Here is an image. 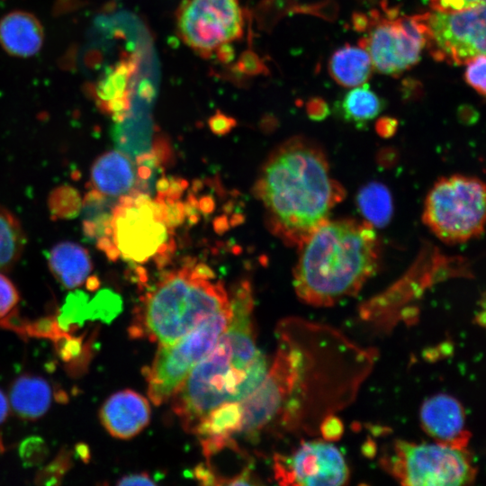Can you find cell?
<instances>
[{"label":"cell","mask_w":486,"mask_h":486,"mask_svg":"<svg viewBox=\"0 0 486 486\" xmlns=\"http://www.w3.org/2000/svg\"><path fill=\"white\" fill-rule=\"evenodd\" d=\"M254 192L271 232L297 248L329 220L346 196L343 185L332 177L323 148L303 137H293L271 152Z\"/></svg>","instance_id":"1"},{"label":"cell","mask_w":486,"mask_h":486,"mask_svg":"<svg viewBox=\"0 0 486 486\" xmlns=\"http://www.w3.org/2000/svg\"><path fill=\"white\" fill-rule=\"evenodd\" d=\"M230 300L231 317L225 330L172 396L173 410L190 432L214 408L248 397L268 370L256 345L249 284L241 282Z\"/></svg>","instance_id":"2"},{"label":"cell","mask_w":486,"mask_h":486,"mask_svg":"<svg viewBox=\"0 0 486 486\" xmlns=\"http://www.w3.org/2000/svg\"><path fill=\"white\" fill-rule=\"evenodd\" d=\"M298 248L294 291L304 303L320 308L357 294L381 258L374 227L352 218L329 219Z\"/></svg>","instance_id":"3"},{"label":"cell","mask_w":486,"mask_h":486,"mask_svg":"<svg viewBox=\"0 0 486 486\" xmlns=\"http://www.w3.org/2000/svg\"><path fill=\"white\" fill-rule=\"evenodd\" d=\"M212 279V269L202 264L164 274L142 299L130 334L170 345L203 320L230 309L223 284Z\"/></svg>","instance_id":"4"},{"label":"cell","mask_w":486,"mask_h":486,"mask_svg":"<svg viewBox=\"0 0 486 486\" xmlns=\"http://www.w3.org/2000/svg\"><path fill=\"white\" fill-rule=\"evenodd\" d=\"M380 465L401 485L472 484L477 467L467 447L397 439L380 458Z\"/></svg>","instance_id":"5"},{"label":"cell","mask_w":486,"mask_h":486,"mask_svg":"<svg viewBox=\"0 0 486 486\" xmlns=\"http://www.w3.org/2000/svg\"><path fill=\"white\" fill-rule=\"evenodd\" d=\"M485 185L475 176L439 178L425 199L422 220L444 243H464L483 233Z\"/></svg>","instance_id":"6"},{"label":"cell","mask_w":486,"mask_h":486,"mask_svg":"<svg viewBox=\"0 0 486 486\" xmlns=\"http://www.w3.org/2000/svg\"><path fill=\"white\" fill-rule=\"evenodd\" d=\"M172 228L166 218V202L159 195L135 193L119 199L112 219V240L119 256L133 263H146L170 248Z\"/></svg>","instance_id":"7"},{"label":"cell","mask_w":486,"mask_h":486,"mask_svg":"<svg viewBox=\"0 0 486 486\" xmlns=\"http://www.w3.org/2000/svg\"><path fill=\"white\" fill-rule=\"evenodd\" d=\"M231 317V308L210 316L177 341L160 346L145 377L156 405L168 400L193 369L212 351Z\"/></svg>","instance_id":"8"},{"label":"cell","mask_w":486,"mask_h":486,"mask_svg":"<svg viewBox=\"0 0 486 486\" xmlns=\"http://www.w3.org/2000/svg\"><path fill=\"white\" fill-rule=\"evenodd\" d=\"M382 11L355 18V25L366 30L359 44L368 52L373 68L382 74L397 76L418 62L425 39L418 14Z\"/></svg>","instance_id":"9"},{"label":"cell","mask_w":486,"mask_h":486,"mask_svg":"<svg viewBox=\"0 0 486 486\" xmlns=\"http://www.w3.org/2000/svg\"><path fill=\"white\" fill-rule=\"evenodd\" d=\"M418 18L425 46L436 61L459 66L485 55V4L454 13L433 11Z\"/></svg>","instance_id":"10"},{"label":"cell","mask_w":486,"mask_h":486,"mask_svg":"<svg viewBox=\"0 0 486 486\" xmlns=\"http://www.w3.org/2000/svg\"><path fill=\"white\" fill-rule=\"evenodd\" d=\"M176 23L181 39L191 49L205 57L220 54L242 36L240 0H184Z\"/></svg>","instance_id":"11"},{"label":"cell","mask_w":486,"mask_h":486,"mask_svg":"<svg viewBox=\"0 0 486 486\" xmlns=\"http://www.w3.org/2000/svg\"><path fill=\"white\" fill-rule=\"evenodd\" d=\"M274 474L283 485L340 486L350 479L344 454L323 438L302 441L292 453L275 454Z\"/></svg>","instance_id":"12"},{"label":"cell","mask_w":486,"mask_h":486,"mask_svg":"<svg viewBox=\"0 0 486 486\" xmlns=\"http://www.w3.org/2000/svg\"><path fill=\"white\" fill-rule=\"evenodd\" d=\"M421 428L435 442L456 447H467L472 434L465 426V412L454 397L438 393L421 405Z\"/></svg>","instance_id":"13"},{"label":"cell","mask_w":486,"mask_h":486,"mask_svg":"<svg viewBox=\"0 0 486 486\" xmlns=\"http://www.w3.org/2000/svg\"><path fill=\"white\" fill-rule=\"evenodd\" d=\"M94 191L109 198H122L148 190L133 159L119 150L100 156L91 168Z\"/></svg>","instance_id":"14"},{"label":"cell","mask_w":486,"mask_h":486,"mask_svg":"<svg viewBox=\"0 0 486 486\" xmlns=\"http://www.w3.org/2000/svg\"><path fill=\"white\" fill-rule=\"evenodd\" d=\"M150 415L148 400L140 393L126 389L113 393L104 401L99 417L111 436L130 439L148 426Z\"/></svg>","instance_id":"15"},{"label":"cell","mask_w":486,"mask_h":486,"mask_svg":"<svg viewBox=\"0 0 486 486\" xmlns=\"http://www.w3.org/2000/svg\"><path fill=\"white\" fill-rule=\"evenodd\" d=\"M243 410L240 401L223 403L212 410L195 427L206 457H210L232 443L231 436L240 432Z\"/></svg>","instance_id":"16"},{"label":"cell","mask_w":486,"mask_h":486,"mask_svg":"<svg viewBox=\"0 0 486 486\" xmlns=\"http://www.w3.org/2000/svg\"><path fill=\"white\" fill-rule=\"evenodd\" d=\"M137 70V58H129L110 69L96 87L99 104L105 112L112 114L114 120L122 116L130 106Z\"/></svg>","instance_id":"17"},{"label":"cell","mask_w":486,"mask_h":486,"mask_svg":"<svg viewBox=\"0 0 486 486\" xmlns=\"http://www.w3.org/2000/svg\"><path fill=\"white\" fill-rule=\"evenodd\" d=\"M43 41V31L31 14L16 11L0 21V43L10 54L30 57L36 54Z\"/></svg>","instance_id":"18"},{"label":"cell","mask_w":486,"mask_h":486,"mask_svg":"<svg viewBox=\"0 0 486 486\" xmlns=\"http://www.w3.org/2000/svg\"><path fill=\"white\" fill-rule=\"evenodd\" d=\"M50 270L67 289H74L86 280L92 271L87 250L73 242L57 244L48 256Z\"/></svg>","instance_id":"19"},{"label":"cell","mask_w":486,"mask_h":486,"mask_svg":"<svg viewBox=\"0 0 486 486\" xmlns=\"http://www.w3.org/2000/svg\"><path fill=\"white\" fill-rule=\"evenodd\" d=\"M83 225L85 233L97 241V246L108 257L114 260L118 253L112 240V201L94 190L83 201Z\"/></svg>","instance_id":"20"},{"label":"cell","mask_w":486,"mask_h":486,"mask_svg":"<svg viewBox=\"0 0 486 486\" xmlns=\"http://www.w3.org/2000/svg\"><path fill=\"white\" fill-rule=\"evenodd\" d=\"M11 405L22 418L34 420L46 413L51 402V389L42 378L23 375L12 385Z\"/></svg>","instance_id":"21"},{"label":"cell","mask_w":486,"mask_h":486,"mask_svg":"<svg viewBox=\"0 0 486 486\" xmlns=\"http://www.w3.org/2000/svg\"><path fill=\"white\" fill-rule=\"evenodd\" d=\"M328 68L337 83L346 87H354L368 80L373 64L364 48L346 45L331 56Z\"/></svg>","instance_id":"22"},{"label":"cell","mask_w":486,"mask_h":486,"mask_svg":"<svg viewBox=\"0 0 486 486\" xmlns=\"http://www.w3.org/2000/svg\"><path fill=\"white\" fill-rule=\"evenodd\" d=\"M383 108V101L368 85L364 84L346 92L337 104L339 116L357 128H364Z\"/></svg>","instance_id":"23"},{"label":"cell","mask_w":486,"mask_h":486,"mask_svg":"<svg viewBox=\"0 0 486 486\" xmlns=\"http://www.w3.org/2000/svg\"><path fill=\"white\" fill-rule=\"evenodd\" d=\"M357 206L364 220L374 227H384L392 215V198L385 185L369 183L363 186L356 196Z\"/></svg>","instance_id":"24"},{"label":"cell","mask_w":486,"mask_h":486,"mask_svg":"<svg viewBox=\"0 0 486 486\" xmlns=\"http://www.w3.org/2000/svg\"><path fill=\"white\" fill-rule=\"evenodd\" d=\"M25 237L17 219L0 206V271L11 268L24 248Z\"/></svg>","instance_id":"25"},{"label":"cell","mask_w":486,"mask_h":486,"mask_svg":"<svg viewBox=\"0 0 486 486\" xmlns=\"http://www.w3.org/2000/svg\"><path fill=\"white\" fill-rule=\"evenodd\" d=\"M50 207L53 213L64 217L76 212L79 207V197L74 190L60 188L52 197Z\"/></svg>","instance_id":"26"},{"label":"cell","mask_w":486,"mask_h":486,"mask_svg":"<svg viewBox=\"0 0 486 486\" xmlns=\"http://www.w3.org/2000/svg\"><path fill=\"white\" fill-rule=\"evenodd\" d=\"M19 300V293L14 284L5 275L0 274V321L10 317Z\"/></svg>","instance_id":"27"},{"label":"cell","mask_w":486,"mask_h":486,"mask_svg":"<svg viewBox=\"0 0 486 486\" xmlns=\"http://www.w3.org/2000/svg\"><path fill=\"white\" fill-rule=\"evenodd\" d=\"M485 55H480L466 65L464 79L466 83L482 96L485 95Z\"/></svg>","instance_id":"28"},{"label":"cell","mask_w":486,"mask_h":486,"mask_svg":"<svg viewBox=\"0 0 486 486\" xmlns=\"http://www.w3.org/2000/svg\"><path fill=\"white\" fill-rule=\"evenodd\" d=\"M429 4L434 11L454 13L485 4V0H429Z\"/></svg>","instance_id":"29"},{"label":"cell","mask_w":486,"mask_h":486,"mask_svg":"<svg viewBox=\"0 0 486 486\" xmlns=\"http://www.w3.org/2000/svg\"><path fill=\"white\" fill-rule=\"evenodd\" d=\"M238 69L248 76L261 74L264 70L262 60L254 51L248 50L244 51L237 64Z\"/></svg>","instance_id":"30"},{"label":"cell","mask_w":486,"mask_h":486,"mask_svg":"<svg viewBox=\"0 0 486 486\" xmlns=\"http://www.w3.org/2000/svg\"><path fill=\"white\" fill-rule=\"evenodd\" d=\"M343 429L341 419L337 415H334L322 422L320 428V435L321 438L334 442L341 437Z\"/></svg>","instance_id":"31"},{"label":"cell","mask_w":486,"mask_h":486,"mask_svg":"<svg viewBox=\"0 0 486 486\" xmlns=\"http://www.w3.org/2000/svg\"><path fill=\"white\" fill-rule=\"evenodd\" d=\"M209 126L213 133L223 135L230 132L235 126V120L218 112L210 118Z\"/></svg>","instance_id":"32"},{"label":"cell","mask_w":486,"mask_h":486,"mask_svg":"<svg viewBox=\"0 0 486 486\" xmlns=\"http://www.w3.org/2000/svg\"><path fill=\"white\" fill-rule=\"evenodd\" d=\"M118 485H155L156 482L146 472L134 473L122 477L117 482Z\"/></svg>","instance_id":"33"},{"label":"cell","mask_w":486,"mask_h":486,"mask_svg":"<svg viewBox=\"0 0 486 486\" xmlns=\"http://www.w3.org/2000/svg\"><path fill=\"white\" fill-rule=\"evenodd\" d=\"M9 410V405L6 397L0 391V423H2L7 417Z\"/></svg>","instance_id":"34"}]
</instances>
